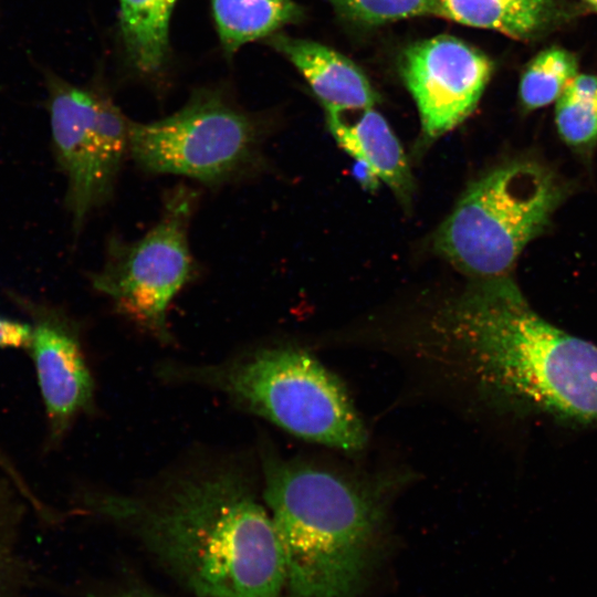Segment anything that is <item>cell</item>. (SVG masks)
<instances>
[{"mask_svg": "<svg viewBox=\"0 0 597 597\" xmlns=\"http://www.w3.org/2000/svg\"><path fill=\"white\" fill-rule=\"evenodd\" d=\"M328 129L336 143L373 179L381 180L408 202L413 181L406 154L387 121L374 107L325 108Z\"/></svg>", "mask_w": 597, "mask_h": 597, "instance_id": "obj_11", "label": "cell"}, {"mask_svg": "<svg viewBox=\"0 0 597 597\" xmlns=\"http://www.w3.org/2000/svg\"><path fill=\"white\" fill-rule=\"evenodd\" d=\"M31 506L17 484L0 471V597H13L22 584L20 528Z\"/></svg>", "mask_w": 597, "mask_h": 597, "instance_id": "obj_18", "label": "cell"}, {"mask_svg": "<svg viewBox=\"0 0 597 597\" xmlns=\"http://www.w3.org/2000/svg\"><path fill=\"white\" fill-rule=\"evenodd\" d=\"M55 160L66 178L65 206L74 235L114 196L129 156L130 119L102 88L46 77Z\"/></svg>", "mask_w": 597, "mask_h": 597, "instance_id": "obj_8", "label": "cell"}, {"mask_svg": "<svg viewBox=\"0 0 597 597\" xmlns=\"http://www.w3.org/2000/svg\"><path fill=\"white\" fill-rule=\"evenodd\" d=\"M346 17L367 24H381L419 15L442 17L440 0H331Z\"/></svg>", "mask_w": 597, "mask_h": 597, "instance_id": "obj_19", "label": "cell"}, {"mask_svg": "<svg viewBox=\"0 0 597 597\" xmlns=\"http://www.w3.org/2000/svg\"><path fill=\"white\" fill-rule=\"evenodd\" d=\"M577 74L578 61L573 53L558 46L543 50L526 65L521 77L523 107L534 111L556 102Z\"/></svg>", "mask_w": 597, "mask_h": 597, "instance_id": "obj_17", "label": "cell"}, {"mask_svg": "<svg viewBox=\"0 0 597 597\" xmlns=\"http://www.w3.org/2000/svg\"><path fill=\"white\" fill-rule=\"evenodd\" d=\"M32 327L30 322L0 314V349H28Z\"/></svg>", "mask_w": 597, "mask_h": 597, "instance_id": "obj_20", "label": "cell"}, {"mask_svg": "<svg viewBox=\"0 0 597 597\" xmlns=\"http://www.w3.org/2000/svg\"><path fill=\"white\" fill-rule=\"evenodd\" d=\"M557 132L573 150L588 155L597 143V76L577 74L556 101Z\"/></svg>", "mask_w": 597, "mask_h": 597, "instance_id": "obj_16", "label": "cell"}, {"mask_svg": "<svg viewBox=\"0 0 597 597\" xmlns=\"http://www.w3.org/2000/svg\"><path fill=\"white\" fill-rule=\"evenodd\" d=\"M212 15L227 55L295 22L301 10L293 0H211Z\"/></svg>", "mask_w": 597, "mask_h": 597, "instance_id": "obj_15", "label": "cell"}, {"mask_svg": "<svg viewBox=\"0 0 597 597\" xmlns=\"http://www.w3.org/2000/svg\"><path fill=\"white\" fill-rule=\"evenodd\" d=\"M165 376L224 394L235 405L308 441L358 451L367 431L341 380L293 347L258 349L208 366H168Z\"/></svg>", "mask_w": 597, "mask_h": 597, "instance_id": "obj_4", "label": "cell"}, {"mask_svg": "<svg viewBox=\"0 0 597 597\" xmlns=\"http://www.w3.org/2000/svg\"><path fill=\"white\" fill-rule=\"evenodd\" d=\"M30 318L32 360L45 415V447H57L80 416L92 412L95 386L76 321L57 306L9 293Z\"/></svg>", "mask_w": 597, "mask_h": 597, "instance_id": "obj_9", "label": "cell"}, {"mask_svg": "<svg viewBox=\"0 0 597 597\" xmlns=\"http://www.w3.org/2000/svg\"><path fill=\"white\" fill-rule=\"evenodd\" d=\"M400 72L417 105L422 136L429 142L472 113L492 63L461 40L440 35L410 45L401 56Z\"/></svg>", "mask_w": 597, "mask_h": 597, "instance_id": "obj_10", "label": "cell"}, {"mask_svg": "<svg viewBox=\"0 0 597 597\" xmlns=\"http://www.w3.org/2000/svg\"><path fill=\"white\" fill-rule=\"evenodd\" d=\"M589 7L597 10V0H584Z\"/></svg>", "mask_w": 597, "mask_h": 597, "instance_id": "obj_21", "label": "cell"}, {"mask_svg": "<svg viewBox=\"0 0 597 597\" xmlns=\"http://www.w3.org/2000/svg\"><path fill=\"white\" fill-rule=\"evenodd\" d=\"M198 203V191L185 184L168 189L157 222L137 240L111 237L103 265L90 274L118 313L163 343L171 341L170 303L199 274L189 241Z\"/></svg>", "mask_w": 597, "mask_h": 597, "instance_id": "obj_7", "label": "cell"}, {"mask_svg": "<svg viewBox=\"0 0 597 597\" xmlns=\"http://www.w3.org/2000/svg\"><path fill=\"white\" fill-rule=\"evenodd\" d=\"M442 17L527 40L553 20L554 0H440Z\"/></svg>", "mask_w": 597, "mask_h": 597, "instance_id": "obj_14", "label": "cell"}, {"mask_svg": "<svg viewBox=\"0 0 597 597\" xmlns=\"http://www.w3.org/2000/svg\"><path fill=\"white\" fill-rule=\"evenodd\" d=\"M263 125L219 88H199L175 113L130 122L129 157L149 175L207 187L241 182L261 168Z\"/></svg>", "mask_w": 597, "mask_h": 597, "instance_id": "obj_6", "label": "cell"}, {"mask_svg": "<svg viewBox=\"0 0 597 597\" xmlns=\"http://www.w3.org/2000/svg\"><path fill=\"white\" fill-rule=\"evenodd\" d=\"M269 43L305 77L324 108L374 107L378 95L366 75L349 59L314 41L283 34Z\"/></svg>", "mask_w": 597, "mask_h": 597, "instance_id": "obj_12", "label": "cell"}, {"mask_svg": "<svg viewBox=\"0 0 597 597\" xmlns=\"http://www.w3.org/2000/svg\"><path fill=\"white\" fill-rule=\"evenodd\" d=\"M82 506L196 597H279L286 585L272 519L234 469L179 476L153 495H86Z\"/></svg>", "mask_w": 597, "mask_h": 597, "instance_id": "obj_1", "label": "cell"}, {"mask_svg": "<svg viewBox=\"0 0 597 597\" xmlns=\"http://www.w3.org/2000/svg\"><path fill=\"white\" fill-rule=\"evenodd\" d=\"M264 501L295 597H354L375 549L383 502L374 485L336 471L263 459Z\"/></svg>", "mask_w": 597, "mask_h": 597, "instance_id": "obj_3", "label": "cell"}, {"mask_svg": "<svg viewBox=\"0 0 597 597\" xmlns=\"http://www.w3.org/2000/svg\"><path fill=\"white\" fill-rule=\"evenodd\" d=\"M178 0H119V28L132 66L158 75L168 57L169 24Z\"/></svg>", "mask_w": 597, "mask_h": 597, "instance_id": "obj_13", "label": "cell"}, {"mask_svg": "<svg viewBox=\"0 0 597 597\" xmlns=\"http://www.w3.org/2000/svg\"><path fill=\"white\" fill-rule=\"evenodd\" d=\"M434 321L437 336L503 407L597 426V345L538 315L509 274L475 280Z\"/></svg>", "mask_w": 597, "mask_h": 597, "instance_id": "obj_2", "label": "cell"}, {"mask_svg": "<svg viewBox=\"0 0 597 597\" xmlns=\"http://www.w3.org/2000/svg\"><path fill=\"white\" fill-rule=\"evenodd\" d=\"M564 196V186L537 161L501 165L468 187L439 227L434 249L475 280L509 274Z\"/></svg>", "mask_w": 597, "mask_h": 597, "instance_id": "obj_5", "label": "cell"}]
</instances>
